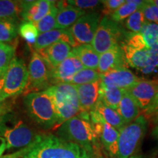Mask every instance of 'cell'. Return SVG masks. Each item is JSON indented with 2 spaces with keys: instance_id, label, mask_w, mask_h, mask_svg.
Returning a JSON list of instances; mask_svg holds the SVG:
<instances>
[{
  "instance_id": "obj_22",
  "label": "cell",
  "mask_w": 158,
  "mask_h": 158,
  "mask_svg": "<svg viewBox=\"0 0 158 158\" xmlns=\"http://www.w3.org/2000/svg\"><path fill=\"white\" fill-rule=\"evenodd\" d=\"M71 52L79 59L84 68L98 70L100 55L91 45H78L73 48Z\"/></svg>"
},
{
  "instance_id": "obj_37",
  "label": "cell",
  "mask_w": 158,
  "mask_h": 158,
  "mask_svg": "<svg viewBox=\"0 0 158 158\" xmlns=\"http://www.w3.org/2000/svg\"><path fill=\"white\" fill-rule=\"evenodd\" d=\"M67 3L73 7L84 10H92L102 4V1L97 0H72L68 1Z\"/></svg>"
},
{
  "instance_id": "obj_5",
  "label": "cell",
  "mask_w": 158,
  "mask_h": 158,
  "mask_svg": "<svg viewBox=\"0 0 158 158\" xmlns=\"http://www.w3.org/2000/svg\"><path fill=\"white\" fill-rule=\"evenodd\" d=\"M58 115L57 127L69 118L81 112L80 105L76 86L71 84H57L47 89Z\"/></svg>"
},
{
  "instance_id": "obj_25",
  "label": "cell",
  "mask_w": 158,
  "mask_h": 158,
  "mask_svg": "<svg viewBox=\"0 0 158 158\" xmlns=\"http://www.w3.org/2000/svg\"><path fill=\"white\" fill-rule=\"evenodd\" d=\"M94 109L96 110L100 114L102 119L106 123L110 124L111 127L115 128L118 131L125 125V123L121 118V116H119V114L117 113V111L108 107L99 99Z\"/></svg>"
},
{
  "instance_id": "obj_20",
  "label": "cell",
  "mask_w": 158,
  "mask_h": 158,
  "mask_svg": "<svg viewBox=\"0 0 158 158\" xmlns=\"http://www.w3.org/2000/svg\"><path fill=\"white\" fill-rule=\"evenodd\" d=\"M73 47L68 43L59 41L51 45L43 50L37 51L48 63L51 70L66 59L70 54Z\"/></svg>"
},
{
  "instance_id": "obj_7",
  "label": "cell",
  "mask_w": 158,
  "mask_h": 158,
  "mask_svg": "<svg viewBox=\"0 0 158 158\" xmlns=\"http://www.w3.org/2000/svg\"><path fill=\"white\" fill-rule=\"evenodd\" d=\"M127 31L109 17L101 19L91 45L99 55L121 44Z\"/></svg>"
},
{
  "instance_id": "obj_16",
  "label": "cell",
  "mask_w": 158,
  "mask_h": 158,
  "mask_svg": "<svg viewBox=\"0 0 158 158\" xmlns=\"http://www.w3.org/2000/svg\"><path fill=\"white\" fill-rule=\"evenodd\" d=\"M54 1L37 0V1H20L21 15L23 21L36 23L48 14Z\"/></svg>"
},
{
  "instance_id": "obj_4",
  "label": "cell",
  "mask_w": 158,
  "mask_h": 158,
  "mask_svg": "<svg viewBox=\"0 0 158 158\" xmlns=\"http://www.w3.org/2000/svg\"><path fill=\"white\" fill-rule=\"evenodd\" d=\"M40 135L22 119L6 114L0 118V138L5 141L7 149H25L34 143Z\"/></svg>"
},
{
  "instance_id": "obj_38",
  "label": "cell",
  "mask_w": 158,
  "mask_h": 158,
  "mask_svg": "<svg viewBox=\"0 0 158 158\" xmlns=\"http://www.w3.org/2000/svg\"><path fill=\"white\" fill-rule=\"evenodd\" d=\"M2 78L0 80V118L5 115L7 113V106H6V100H4L1 94L2 87Z\"/></svg>"
},
{
  "instance_id": "obj_17",
  "label": "cell",
  "mask_w": 158,
  "mask_h": 158,
  "mask_svg": "<svg viewBox=\"0 0 158 158\" xmlns=\"http://www.w3.org/2000/svg\"><path fill=\"white\" fill-rule=\"evenodd\" d=\"M128 67L123 48L118 45L100 55L98 71L102 75L110 70Z\"/></svg>"
},
{
  "instance_id": "obj_33",
  "label": "cell",
  "mask_w": 158,
  "mask_h": 158,
  "mask_svg": "<svg viewBox=\"0 0 158 158\" xmlns=\"http://www.w3.org/2000/svg\"><path fill=\"white\" fill-rule=\"evenodd\" d=\"M147 21L143 16L141 9H138L137 11L130 15L125 19L124 27L128 29V31L132 33H140Z\"/></svg>"
},
{
  "instance_id": "obj_12",
  "label": "cell",
  "mask_w": 158,
  "mask_h": 158,
  "mask_svg": "<svg viewBox=\"0 0 158 158\" xmlns=\"http://www.w3.org/2000/svg\"><path fill=\"white\" fill-rule=\"evenodd\" d=\"M127 92L143 114L155 103L158 92V80L140 79Z\"/></svg>"
},
{
  "instance_id": "obj_44",
  "label": "cell",
  "mask_w": 158,
  "mask_h": 158,
  "mask_svg": "<svg viewBox=\"0 0 158 158\" xmlns=\"http://www.w3.org/2000/svg\"><path fill=\"white\" fill-rule=\"evenodd\" d=\"M130 158H139V157H135V156H133V157H130Z\"/></svg>"
},
{
  "instance_id": "obj_43",
  "label": "cell",
  "mask_w": 158,
  "mask_h": 158,
  "mask_svg": "<svg viewBox=\"0 0 158 158\" xmlns=\"http://www.w3.org/2000/svg\"><path fill=\"white\" fill-rule=\"evenodd\" d=\"M154 2H155L156 6H157V8H158V0H156V1H154Z\"/></svg>"
},
{
  "instance_id": "obj_31",
  "label": "cell",
  "mask_w": 158,
  "mask_h": 158,
  "mask_svg": "<svg viewBox=\"0 0 158 158\" xmlns=\"http://www.w3.org/2000/svg\"><path fill=\"white\" fill-rule=\"evenodd\" d=\"M16 46L0 43V80L5 76L12 59L15 57Z\"/></svg>"
},
{
  "instance_id": "obj_14",
  "label": "cell",
  "mask_w": 158,
  "mask_h": 158,
  "mask_svg": "<svg viewBox=\"0 0 158 158\" xmlns=\"http://www.w3.org/2000/svg\"><path fill=\"white\" fill-rule=\"evenodd\" d=\"M83 68L79 59L71 52L68 58L51 70V86L57 84H70L75 75Z\"/></svg>"
},
{
  "instance_id": "obj_28",
  "label": "cell",
  "mask_w": 158,
  "mask_h": 158,
  "mask_svg": "<svg viewBox=\"0 0 158 158\" xmlns=\"http://www.w3.org/2000/svg\"><path fill=\"white\" fill-rule=\"evenodd\" d=\"M21 15L20 1L0 0V20H18Z\"/></svg>"
},
{
  "instance_id": "obj_40",
  "label": "cell",
  "mask_w": 158,
  "mask_h": 158,
  "mask_svg": "<svg viewBox=\"0 0 158 158\" xmlns=\"http://www.w3.org/2000/svg\"><path fill=\"white\" fill-rule=\"evenodd\" d=\"M152 135L155 139L158 140V122L155 124V127L153 128Z\"/></svg>"
},
{
  "instance_id": "obj_23",
  "label": "cell",
  "mask_w": 158,
  "mask_h": 158,
  "mask_svg": "<svg viewBox=\"0 0 158 158\" xmlns=\"http://www.w3.org/2000/svg\"><path fill=\"white\" fill-rule=\"evenodd\" d=\"M116 111L123 119L125 125L131 123L141 115L140 108L127 91H124Z\"/></svg>"
},
{
  "instance_id": "obj_24",
  "label": "cell",
  "mask_w": 158,
  "mask_h": 158,
  "mask_svg": "<svg viewBox=\"0 0 158 158\" xmlns=\"http://www.w3.org/2000/svg\"><path fill=\"white\" fill-rule=\"evenodd\" d=\"M19 25L18 20H0V43L16 46Z\"/></svg>"
},
{
  "instance_id": "obj_30",
  "label": "cell",
  "mask_w": 158,
  "mask_h": 158,
  "mask_svg": "<svg viewBox=\"0 0 158 158\" xmlns=\"http://www.w3.org/2000/svg\"><path fill=\"white\" fill-rule=\"evenodd\" d=\"M140 34L150 49L158 51V24L147 21Z\"/></svg>"
},
{
  "instance_id": "obj_13",
  "label": "cell",
  "mask_w": 158,
  "mask_h": 158,
  "mask_svg": "<svg viewBox=\"0 0 158 158\" xmlns=\"http://www.w3.org/2000/svg\"><path fill=\"white\" fill-rule=\"evenodd\" d=\"M98 138L110 158H116L118 153V131L106 123L103 119L92 124Z\"/></svg>"
},
{
  "instance_id": "obj_21",
  "label": "cell",
  "mask_w": 158,
  "mask_h": 158,
  "mask_svg": "<svg viewBox=\"0 0 158 158\" xmlns=\"http://www.w3.org/2000/svg\"><path fill=\"white\" fill-rule=\"evenodd\" d=\"M59 11L56 18V29H68L70 28L86 12L73 7L68 3L59 2L57 3Z\"/></svg>"
},
{
  "instance_id": "obj_18",
  "label": "cell",
  "mask_w": 158,
  "mask_h": 158,
  "mask_svg": "<svg viewBox=\"0 0 158 158\" xmlns=\"http://www.w3.org/2000/svg\"><path fill=\"white\" fill-rule=\"evenodd\" d=\"M100 86V80L76 86L81 111L90 112L94 109L99 99Z\"/></svg>"
},
{
  "instance_id": "obj_26",
  "label": "cell",
  "mask_w": 158,
  "mask_h": 158,
  "mask_svg": "<svg viewBox=\"0 0 158 158\" xmlns=\"http://www.w3.org/2000/svg\"><path fill=\"white\" fill-rule=\"evenodd\" d=\"M124 91L118 88L100 86L99 100L112 109L116 110Z\"/></svg>"
},
{
  "instance_id": "obj_15",
  "label": "cell",
  "mask_w": 158,
  "mask_h": 158,
  "mask_svg": "<svg viewBox=\"0 0 158 158\" xmlns=\"http://www.w3.org/2000/svg\"><path fill=\"white\" fill-rule=\"evenodd\" d=\"M140 79L128 68L110 70L100 76L101 86L118 88L124 91H127Z\"/></svg>"
},
{
  "instance_id": "obj_27",
  "label": "cell",
  "mask_w": 158,
  "mask_h": 158,
  "mask_svg": "<svg viewBox=\"0 0 158 158\" xmlns=\"http://www.w3.org/2000/svg\"><path fill=\"white\" fill-rule=\"evenodd\" d=\"M144 1H139V0H127L125 1L119 8H118L109 18L112 21L120 23L124 20L127 19L130 15L133 14L138 9H140L143 6Z\"/></svg>"
},
{
  "instance_id": "obj_39",
  "label": "cell",
  "mask_w": 158,
  "mask_h": 158,
  "mask_svg": "<svg viewBox=\"0 0 158 158\" xmlns=\"http://www.w3.org/2000/svg\"><path fill=\"white\" fill-rule=\"evenodd\" d=\"M0 140L2 141V143L0 144V157H2V154L4 153V152L7 149V148H6L5 141L1 138H0Z\"/></svg>"
},
{
  "instance_id": "obj_36",
  "label": "cell",
  "mask_w": 158,
  "mask_h": 158,
  "mask_svg": "<svg viewBox=\"0 0 158 158\" xmlns=\"http://www.w3.org/2000/svg\"><path fill=\"white\" fill-rule=\"evenodd\" d=\"M125 2L124 0H106L102 1V4L103 5L102 13L104 16L109 17L112 15L118 8H119Z\"/></svg>"
},
{
  "instance_id": "obj_2",
  "label": "cell",
  "mask_w": 158,
  "mask_h": 158,
  "mask_svg": "<svg viewBox=\"0 0 158 158\" xmlns=\"http://www.w3.org/2000/svg\"><path fill=\"white\" fill-rule=\"evenodd\" d=\"M56 137L81 147L92 155H100V145L90 120L78 115L69 118L57 127Z\"/></svg>"
},
{
  "instance_id": "obj_10",
  "label": "cell",
  "mask_w": 158,
  "mask_h": 158,
  "mask_svg": "<svg viewBox=\"0 0 158 158\" xmlns=\"http://www.w3.org/2000/svg\"><path fill=\"white\" fill-rule=\"evenodd\" d=\"M123 48L128 66L139 70L144 75H150L158 68V51L138 49L120 44Z\"/></svg>"
},
{
  "instance_id": "obj_45",
  "label": "cell",
  "mask_w": 158,
  "mask_h": 158,
  "mask_svg": "<svg viewBox=\"0 0 158 158\" xmlns=\"http://www.w3.org/2000/svg\"><path fill=\"white\" fill-rule=\"evenodd\" d=\"M1 157H0V158H1Z\"/></svg>"
},
{
  "instance_id": "obj_34",
  "label": "cell",
  "mask_w": 158,
  "mask_h": 158,
  "mask_svg": "<svg viewBox=\"0 0 158 158\" xmlns=\"http://www.w3.org/2000/svg\"><path fill=\"white\" fill-rule=\"evenodd\" d=\"M19 33L26 42L32 45H35L39 35V31L34 23L27 21H23L19 25Z\"/></svg>"
},
{
  "instance_id": "obj_1",
  "label": "cell",
  "mask_w": 158,
  "mask_h": 158,
  "mask_svg": "<svg viewBox=\"0 0 158 158\" xmlns=\"http://www.w3.org/2000/svg\"><path fill=\"white\" fill-rule=\"evenodd\" d=\"M94 156L78 144L64 141L55 135L40 134L24 149L22 158H92Z\"/></svg>"
},
{
  "instance_id": "obj_32",
  "label": "cell",
  "mask_w": 158,
  "mask_h": 158,
  "mask_svg": "<svg viewBox=\"0 0 158 158\" xmlns=\"http://www.w3.org/2000/svg\"><path fill=\"white\" fill-rule=\"evenodd\" d=\"M100 76H101V74L98 70L83 68L75 75L70 84L75 86L89 84V83L100 80Z\"/></svg>"
},
{
  "instance_id": "obj_42",
  "label": "cell",
  "mask_w": 158,
  "mask_h": 158,
  "mask_svg": "<svg viewBox=\"0 0 158 158\" xmlns=\"http://www.w3.org/2000/svg\"><path fill=\"white\" fill-rule=\"evenodd\" d=\"M92 158H105L103 156H102V155H96V156H94L93 157H92Z\"/></svg>"
},
{
  "instance_id": "obj_29",
  "label": "cell",
  "mask_w": 158,
  "mask_h": 158,
  "mask_svg": "<svg viewBox=\"0 0 158 158\" xmlns=\"http://www.w3.org/2000/svg\"><path fill=\"white\" fill-rule=\"evenodd\" d=\"M59 8L56 2H54L51 5L48 14L36 23H33L39 31V33H44L47 31L56 29V18L58 13Z\"/></svg>"
},
{
  "instance_id": "obj_19",
  "label": "cell",
  "mask_w": 158,
  "mask_h": 158,
  "mask_svg": "<svg viewBox=\"0 0 158 158\" xmlns=\"http://www.w3.org/2000/svg\"><path fill=\"white\" fill-rule=\"evenodd\" d=\"M59 41H63V42L68 43L73 48L77 45L68 29H56L47 31V32L39 34L36 42L33 46L35 49V51H40Z\"/></svg>"
},
{
  "instance_id": "obj_6",
  "label": "cell",
  "mask_w": 158,
  "mask_h": 158,
  "mask_svg": "<svg viewBox=\"0 0 158 158\" xmlns=\"http://www.w3.org/2000/svg\"><path fill=\"white\" fill-rule=\"evenodd\" d=\"M148 121L141 114L118 130V153L116 158H130L138 151L147 130Z\"/></svg>"
},
{
  "instance_id": "obj_41",
  "label": "cell",
  "mask_w": 158,
  "mask_h": 158,
  "mask_svg": "<svg viewBox=\"0 0 158 158\" xmlns=\"http://www.w3.org/2000/svg\"><path fill=\"white\" fill-rule=\"evenodd\" d=\"M1 158H19V153H18V152H15L10 154V155L2 156Z\"/></svg>"
},
{
  "instance_id": "obj_8",
  "label": "cell",
  "mask_w": 158,
  "mask_h": 158,
  "mask_svg": "<svg viewBox=\"0 0 158 158\" xmlns=\"http://www.w3.org/2000/svg\"><path fill=\"white\" fill-rule=\"evenodd\" d=\"M28 69L25 62L22 59L15 56L2 78L1 94L4 100L23 93L28 84Z\"/></svg>"
},
{
  "instance_id": "obj_9",
  "label": "cell",
  "mask_w": 158,
  "mask_h": 158,
  "mask_svg": "<svg viewBox=\"0 0 158 158\" xmlns=\"http://www.w3.org/2000/svg\"><path fill=\"white\" fill-rule=\"evenodd\" d=\"M27 69L29 79L24 90L26 94L45 91L51 86V73L52 70L38 52L34 51L32 53Z\"/></svg>"
},
{
  "instance_id": "obj_35",
  "label": "cell",
  "mask_w": 158,
  "mask_h": 158,
  "mask_svg": "<svg viewBox=\"0 0 158 158\" xmlns=\"http://www.w3.org/2000/svg\"><path fill=\"white\" fill-rule=\"evenodd\" d=\"M141 9L146 21L158 24V8L154 1H144Z\"/></svg>"
},
{
  "instance_id": "obj_11",
  "label": "cell",
  "mask_w": 158,
  "mask_h": 158,
  "mask_svg": "<svg viewBox=\"0 0 158 158\" xmlns=\"http://www.w3.org/2000/svg\"><path fill=\"white\" fill-rule=\"evenodd\" d=\"M101 21V15L98 12L85 13L69 28L76 45H90Z\"/></svg>"
},
{
  "instance_id": "obj_3",
  "label": "cell",
  "mask_w": 158,
  "mask_h": 158,
  "mask_svg": "<svg viewBox=\"0 0 158 158\" xmlns=\"http://www.w3.org/2000/svg\"><path fill=\"white\" fill-rule=\"evenodd\" d=\"M23 104L29 118L42 129H51L58 124L54 101L45 90L25 94Z\"/></svg>"
}]
</instances>
